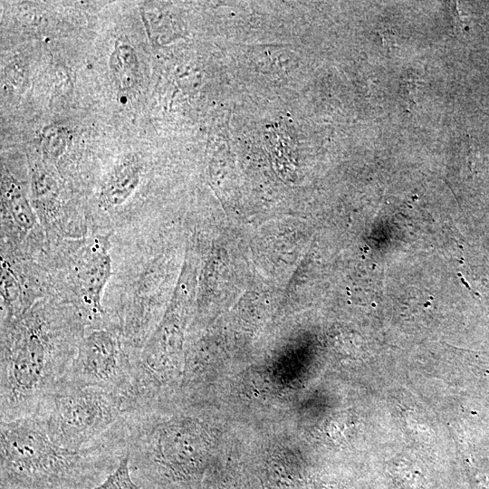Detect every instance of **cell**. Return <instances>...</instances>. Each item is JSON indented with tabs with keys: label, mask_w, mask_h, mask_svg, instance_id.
<instances>
[{
	"label": "cell",
	"mask_w": 489,
	"mask_h": 489,
	"mask_svg": "<svg viewBox=\"0 0 489 489\" xmlns=\"http://www.w3.org/2000/svg\"><path fill=\"white\" fill-rule=\"evenodd\" d=\"M85 331L74 312L35 304L2 319L0 417L32 416L66 375Z\"/></svg>",
	"instance_id": "6da1fadb"
},
{
	"label": "cell",
	"mask_w": 489,
	"mask_h": 489,
	"mask_svg": "<svg viewBox=\"0 0 489 489\" xmlns=\"http://www.w3.org/2000/svg\"><path fill=\"white\" fill-rule=\"evenodd\" d=\"M125 449L112 428L72 451L53 443L33 416L0 422L1 489H91L118 466Z\"/></svg>",
	"instance_id": "7a4b0ae2"
},
{
	"label": "cell",
	"mask_w": 489,
	"mask_h": 489,
	"mask_svg": "<svg viewBox=\"0 0 489 489\" xmlns=\"http://www.w3.org/2000/svg\"><path fill=\"white\" fill-rule=\"evenodd\" d=\"M124 415L120 394L61 381L32 416L53 443L78 451L101 441Z\"/></svg>",
	"instance_id": "3957f363"
},
{
	"label": "cell",
	"mask_w": 489,
	"mask_h": 489,
	"mask_svg": "<svg viewBox=\"0 0 489 489\" xmlns=\"http://www.w3.org/2000/svg\"><path fill=\"white\" fill-rule=\"evenodd\" d=\"M137 351L119 327L86 329L62 381L101 388L120 394L124 401L131 383Z\"/></svg>",
	"instance_id": "277c9868"
},
{
	"label": "cell",
	"mask_w": 489,
	"mask_h": 489,
	"mask_svg": "<svg viewBox=\"0 0 489 489\" xmlns=\"http://www.w3.org/2000/svg\"><path fill=\"white\" fill-rule=\"evenodd\" d=\"M110 244L104 236L84 239L68 262L69 289L75 302L74 313L86 329L117 327L101 304L105 285L110 276Z\"/></svg>",
	"instance_id": "5b68a950"
},
{
	"label": "cell",
	"mask_w": 489,
	"mask_h": 489,
	"mask_svg": "<svg viewBox=\"0 0 489 489\" xmlns=\"http://www.w3.org/2000/svg\"><path fill=\"white\" fill-rule=\"evenodd\" d=\"M2 225L20 240L41 235L40 220L20 184L2 172Z\"/></svg>",
	"instance_id": "8992f818"
},
{
	"label": "cell",
	"mask_w": 489,
	"mask_h": 489,
	"mask_svg": "<svg viewBox=\"0 0 489 489\" xmlns=\"http://www.w3.org/2000/svg\"><path fill=\"white\" fill-rule=\"evenodd\" d=\"M141 164L129 157L117 164L104 180L99 199L104 208L122 206L132 196L141 178Z\"/></svg>",
	"instance_id": "52a82bcc"
},
{
	"label": "cell",
	"mask_w": 489,
	"mask_h": 489,
	"mask_svg": "<svg viewBox=\"0 0 489 489\" xmlns=\"http://www.w3.org/2000/svg\"><path fill=\"white\" fill-rule=\"evenodd\" d=\"M32 197L40 222L49 227L59 225V188L54 177L43 168L33 171Z\"/></svg>",
	"instance_id": "ba28073f"
},
{
	"label": "cell",
	"mask_w": 489,
	"mask_h": 489,
	"mask_svg": "<svg viewBox=\"0 0 489 489\" xmlns=\"http://www.w3.org/2000/svg\"><path fill=\"white\" fill-rule=\"evenodd\" d=\"M22 277L2 256L1 259V297L4 316L2 319L16 318L33 307V300L27 296Z\"/></svg>",
	"instance_id": "9c48e42d"
},
{
	"label": "cell",
	"mask_w": 489,
	"mask_h": 489,
	"mask_svg": "<svg viewBox=\"0 0 489 489\" xmlns=\"http://www.w3.org/2000/svg\"><path fill=\"white\" fill-rule=\"evenodd\" d=\"M110 68L120 88L133 87L139 74V61L134 49L127 43L116 45L110 58Z\"/></svg>",
	"instance_id": "30bf717a"
},
{
	"label": "cell",
	"mask_w": 489,
	"mask_h": 489,
	"mask_svg": "<svg viewBox=\"0 0 489 489\" xmlns=\"http://www.w3.org/2000/svg\"><path fill=\"white\" fill-rule=\"evenodd\" d=\"M91 489H141L131 476L127 451L120 457L116 469L103 482Z\"/></svg>",
	"instance_id": "8fae6325"
},
{
	"label": "cell",
	"mask_w": 489,
	"mask_h": 489,
	"mask_svg": "<svg viewBox=\"0 0 489 489\" xmlns=\"http://www.w3.org/2000/svg\"><path fill=\"white\" fill-rule=\"evenodd\" d=\"M69 139L68 130L62 126H47L42 132V147L52 158L59 157L65 149Z\"/></svg>",
	"instance_id": "7c38bea8"
}]
</instances>
